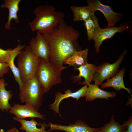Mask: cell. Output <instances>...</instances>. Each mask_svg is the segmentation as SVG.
Listing matches in <instances>:
<instances>
[{"label":"cell","instance_id":"obj_1","mask_svg":"<svg viewBox=\"0 0 132 132\" xmlns=\"http://www.w3.org/2000/svg\"><path fill=\"white\" fill-rule=\"evenodd\" d=\"M50 45V62L61 72L66 67L63 66L65 60L75 51L82 50L78 41L80 34L72 26L67 25L64 19L50 32L44 34Z\"/></svg>","mask_w":132,"mask_h":132},{"label":"cell","instance_id":"obj_2","mask_svg":"<svg viewBox=\"0 0 132 132\" xmlns=\"http://www.w3.org/2000/svg\"><path fill=\"white\" fill-rule=\"evenodd\" d=\"M33 13L35 17L29 23L31 29L33 32L44 34L51 32L65 16L63 12L56 11L51 5H41L36 8Z\"/></svg>","mask_w":132,"mask_h":132},{"label":"cell","instance_id":"obj_3","mask_svg":"<svg viewBox=\"0 0 132 132\" xmlns=\"http://www.w3.org/2000/svg\"><path fill=\"white\" fill-rule=\"evenodd\" d=\"M19 90V95L21 102L31 105L38 111L42 105L45 93L36 77L23 83Z\"/></svg>","mask_w":132,"mask_h":132},{"label":"cell","instance_id":"obj_4","mask_svg":"<svg viewBox=\"0 0 132 132\" xmlns=\"http://www.w3.org/2000/svg\"><path fill=\"white\" fill-rule=\"evenodd\" d=\"M17 56V68L21 79L23 83L36 77L41 59L34 54L28 46Z\"/></svg>","mask_w":132,"mask_h":132},{"label":"cell","instance_id":"obj_5","mask_svg":"<svg viewBox=\"0 0 132 132\" xmlns=\"http://www.w3.org/2000/svg\"><path fill=\"white\" fill-rule=\"evenodd\" d=\"M61 72L50 62L41 59L36 77L45 94L49 91L53 86L62 83Z\"/></svg>","mask_w":132,"mask_h":132},{"label":"cell","instance_id":"obj_6","mask_svg":"<svg viewBox=\"0 0 132 132\" xmlns=\"http://www.w3.org/2000/svg\"><path fill=\"white\" fill-rule=\"evenodd\" d=\"M127 51L125 50L118 59L114 63L110 64L106 62L96 67L93 80L95 84L99 86L105 79H108L115 75L118 72L119 67Z\"/></svg>","mask_w":132,"mask_h":132},{"label":"cell","instance_id":"obj_7","mask_svg":"<svg viewBox=\"0 0 132 132\" xmlns=\"http://www.w3.org/2000/svg\"><path fill=\"white\" fill-rule=\"evenodd\" d=\"M28 46L39 57L44 61L50 62L51 48L49 43L44 34L37 32L36 36L32 38Z\"/></svg>","mask_w":132,"mask_h":132},{"label":"cell","instance_id":"obj_8","mask_svg":"<svg viewBox=\"0 0 132 132\" xmlns=\"http://www.w3.org/2000/svg\"><path fill=\"white\" fill-rule=\"evenodd\" d=\"M87 3L88 6L95 11H99L103 13L107 21V27L114 26L121 18V13L114 12L110 6L102 4L99 0H88Z\"/></svg>","mask_w":132,"mask_h":132},{"label":"cell","instance_id":"obj_9","mask_svg":"<svg viewBox=\"0 0 132 132\" xmlns=\"http://www.w3.org/2000/svg\"><path fill=\"white\" fill-rule=\"evenodd\" d=\"M50 129L47 132L58 130L65 132H94L100 128H92L85 121L78 120L74 123H71L68 125L49 123Z\"/></svg>","mask_w":132,"mask_h":132},{"label":"cell","instance_id":"obj_10","mask_svg":"<svg viewBox=\"0 0 132 132\" xmlns=\"http://www.w3.org/2000/svg\"><path fill=\"white\" fill-rule=\"evenodd\" d=\"M9 111L10 113L14 115L19 119L37 118L45 120L44 115L39 112L33 106L28 104L25 103L24 105L15 104L11 106Z\"/></svg>","mask_w":132,"mask_h":132},{"label":"cell","instance_id":"obj_11","mask_svg":"<svg viewBox=\"0 0 132 132\" xmlns=\"http://www.w3.org/2000/svg\"><path fill=\"white\" fill-rule=\"evenodd\" d=\"M87 88L88 86L85 85L74 92H72L71 89H68L65 91L64 94L60 92H58L55 94L54 102L49 106L50 109L55 112L56 114H58L60 117L62 118L59 110V104L62 101L65 99L72 98L76 99L77 101L81 98L84 97Z\"/></svg>","mask_w":132,"mask_h":132},{"label":"cell","instance_id":"obj_12","mask_svg":"<svg viewBox=\"0 0 132 132\" xmlns=\"http://www.w3.org/2000/svg\"><path fill=\"white\" fill-rule=\"evenodd\" d=\"M128 28L127 25H122L118 27L101 28L93 39L95 42L94 47L96 53L99 52L100 47L104 41L111 38L116 33L122 32Z\"/></svg>","mask_w":132,"mask_h":132},{"label":"cell","instance_id":"obj_13","mask_svg":"<svg viewBox=\"0 0 132 132\" xmlns=\"http://www.w3.org/2000/svg\"><path fill=\"white\" fill-rule=\"evenodd\" d=\"M96 67L95 65L87 63L80 67H74L79 71V73L77 76H72V79L73 82H75L80 81L81 79V77H83L84 81L82 82H79L78 84L88 86L93 80Z\"/></svg>","mask_w":132,"mask_h":132},{"label":"cell","instance_id":"obj_14","mask_svg":"<svg viewBox=\"0 0 132 132\" xmlns=\"http://www.w3.org/2000/svg\"><path fill=\"white\" fill-rule=\"evenodd\" d=\"M116 95L115 92L104 91L100 89L98 86L90 84L88 86L84 97L86 101H92L97 99L109 100L110 98H114Z\"/></svg>","mask_w":132,"mask_h":132},{"label":"cell","instance_id":"obj_15","mask_svg":"<svg viewBox=\"0 0 132 132\" xmlns=\"http://www.w3.org/2000/svg\"><path fill=\"white\" fill-rule=\"evenodd\" d=\"M125 71V68H122L114 76L107 79L106 82L102 83L100 85L101 88H104L108 87H112L117 91L124 89L126 90L132 96L130 89L126 87L124 85L123 77Z\"/></svg>","mask_w":132,"mask_h":132},{"label":"cell","instance_id":"obj_16","mask_svg":"<svg viewBox=\"0 0 132 132\" xmlns=\"http://www.w3.org/2000/svg\"><path fill=\"white\" fill-rule=\"evenodd\" d=\"M21 1V0H5L3 3L1 5V8H6L9 10L8 21L5 25L6 29H11V23L12 19L16 23L19 22L17 13L19 9V5Z\"/></svg>","mask_w":132,"mask_h":132},{"label":"cell","instance_id":"obj_17","mask_svg":"<svg viewBox=\"0 0 132 132\" xmlns=\"http://www.w3.org/2000/svg\"><path fill=\"white\" fill-rule=\"evenodd\" d=\"M25 46V45H21L19 44L12 49V52L6 63L10 69L11 70L15 81L19 85V88L22 86L23 83L21 79L17 67L15 65L14 61L15 58L22 52V51L21 50L24 48Z\"/></svg>","mask_w":132,"mask_h":132},{"label":"cell","instance_id":"obj_18","mask_svg":"<svg viewBox=\"0 0 132 132\" xmlns=\"http://www.w3.org/2000/svg\"><path fill=\"white\" fill-rule=\"evenodd\" d=\"M88 49L79 51H75L70 56L66 59L64 64H68L74 67H77L87 63Z\"/></svg>","mask_w":132,"mask_h":132},{"label":"cell","instance_id":"obj_19","mask_svg":"<svg viewBox=\"0 0 132 132\" xmlns=\"http://www.w3.org/2000/svg\"><path fill=\"white\" fill-rule=\"evenodd\" d=\"M71 9L73 12L74 22L86 21L95 15V11L88 6H72Z\"/></svg>","mask_w":132,"mask_h":132},{"label":"cell","instance_id":"obj_20","mask_svg":"<svg viewBox=\"0 0 132 132\" xmlns=\"http://www.w3.org/2000/svg\"><path fill=\"white\" fill-rule=\"evenodd\" d=\"M13 119L20 123L21 125L20 129L23 131L25 130L26 132H47L45 129V127L47 125L44 123L41 128H38L37 126L41 125L42 124H40L39 123L33 118H32L30 120L28 121L14 117Z\"/></svg>","mask_w":132,"mask_h":132},{"label":"cell","instance_id":"obj_21","mask_svg":"<svg viewBox=\"0 0 132 132\" xmlns=\"http://www.w3.org/2000/svg\"><path fill=\"white\" fill-rule=\"evenodd\" d=\"M7 85L5 82L0 87V110L6 112L9 111L12 106L9 101L13 96L11 91L5 89Z\"/></svg>","mask_w":132,"mask_h":132},{"label":"cell","instance_id":"obj_22","mask_svg":"<svg viewBox=\"0 0 132 132\" xmlns=\"http://www.w3.org/2000/svg\"><path fill=\"white\" fill-rule=\"evenodd\" d=\"M84 25L87 32L88 39L89 41L93 39L101 29L98 19L95 15L84 21Z\"/></svg>","mask_w":132,"mask_h":132},{"label":"cell","instance_id":"obj_23","mask_svg":"<svg viewBox=\"0 0 132 132\" xmlns=\"http://www.w3.org/2000/svg\"><path fill=\"white\" fill-rule=\"evenodd\" d=\"M125 128L124 125H121L116 122L114 115H112L110 122L105 123L102 127H100L94 132H122Z\"/></svg>","mask_w":132,"mask_h":132},{"label":"cell","instance_id":"obj_24","mask_svg":"<svg viewBox=\"0 0 132 132\" xmlns=\"http://www.w3.org/2000/svg\"><path fill=\"white\" fill-rule=\"evenodd\" d=\"M12 49H9L4 50L0 48V62L6 63L11 53Z\"/></svg>","mask_w":132,"mask_h":132},{"label":"cell","instance_id":"obj_25","mask_svg":"<svg viewBox=\"0 0 132 132\" xmlns=\"http://www.w3.org/2000/svg\"><path fill=\"white\" fill-rule=\"evenodd\" d=\"M10 69L6 63L0 62V78L8 73Z\"/></svg>","mask_w":132,"mask_h":132},{"label":"cell","instance_id":"obj_26","mask_svg":"<svg viewBox=\"0 0 132 132\" xmlns=\"http://www.w3.org/2000/svg\"><path fill=\"white\" fill-rule=\"evenodd\" d=\"M125 128L122 132H132V116H131L124 123Z\"/></svg>","mask_w":132,"mask_h":132},{"label":"cell","instance_id":"obj_27","mask_svg":"<svg viewBox=\"0 0 132 132\" xmlns=\"http://www.w3.org/2000/svg\"><path fill=\"white\" fill-rule=\"evenodd\" d=\"M5 132H19L17 128L14 127L12 128L9 129Z\"/></svg>","mask_w":132,"mask_h":132},{"label":"cell","instance_id":"obj_28","mask_svg":"<svg viewBox=\"0 0 132 132\" xmlns=\"http://www.w3.org/2000/svg\"><path fill=\"white\" fill-rule=\"evenodd\" d=\"M4 82H5V81L3 78L0 79V87Z\"/></svg>","mask_w":132,"mask_h":132},{"label":"cell","instance_id":"obj_29","mask_svg":"<svg viewBox=\"0 0 132 132\" xmlns=\"http://www.w3.org/2000/svg\"><path fill=\"white\" fill-rule=\"evenodd\" d=\"M0 132H5L4 130L2 129L0 130Z\"/></svg>","mask_w":132,"mask_h":132},{"label":"cell","instance_id":"obj_30","mask_svg":"<svg viewBox=\"0 0 132 132\" xmlns=\"http://www.w3.org/2000/svg\"></svg>","mask_w":132,"mask_h":132}]
</instances>
